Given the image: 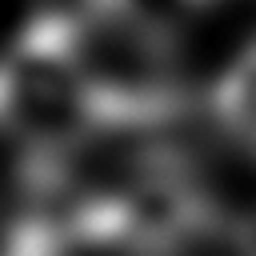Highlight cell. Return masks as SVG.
I'll use <instances>...</instances> for the list:
<instances>
[{
  "label": "cell",
  "mask_w": 256,
  "mask_h": 256,
  "mask_svg": "<svg viewBox=\"0 0 256 256\" xmlns=\"http://www.w3.org/2000/svg\"><path fill=\"white\" fill-rule=\"evenodd\" d=\"M0 136L20 152L24 180L56 172L108 140L72 24L60 12L40 8L0 52Z\"/></svg>",
  "instance_id": "6da1fadb"
},
{
  "label": "cell",
  "mask_w": 256,
  "mask_h": 256,
  "mask_svg": "<svg viewBox=\"0 0 256 256\" xmlns=\"http://www.w3.org/2000/svg\"><path fill=\"white\" fill-rule=\"evenodd\" d=\"M72 40L108 136L152 140L188 116L192 92L176 40L136 4L72 24Z\"/></svg>",
  "instance_id": "7a4b0ae2"
},
{
  "label": "cell",
  "mask_w": 256,
  "mask_h": 256,
  "mask_svg": "<svg viewBox=\"0 0 256 256\" xmlns=\"http://www.w3.org/2000/svg\"><path fill=\"white\" fill-rule=\"evenodd\" d=\"M208 112L220 132L256 160V40H248L212 80Z\"/></svg>",
  "instance_id": "3957f363"
},
{
  "label": "cell",
  "mask_w": 256,
  "mask_h": 256,
  "mask_svg": "<svg viewBox=\"0 0 256 256\" xmlns=\"http://www.w3.org/2000/svg\"><path fill=\"white\" fill-rule=\"evenodd\" d=\"M0 256H68L64 236L56 232V224L44 212H28L0 244Z\"/></svg>",
  "instance_id": "277c9868"
},
{
  "label": "cell",
  "mask_w": 256,
  "mask_h": 256,
  "mask_svg": "<svg viewBox=\"0 0 256 256\" xmlns=\"http://www.w3.org/2000/svg\"><path fill=\"white\" fill-rule=\"evenodd\" d=\"M220 252L224 256H256V212L252 216H240V220H228L224 240H220Z\"/></svg>",
  "instance_id": "5b68a950"
},
{
  "label": "cell",
  "mask_w": 256,
  "mask_h": 256,
  "mask_svg": "<svg viewBox=\"0 0 256 256\" xmlns=\"http://www.w3.org/2000/svg\"><path fill=\"white\" fill-rule=\"evenodd\" d=\"M184 4H192V8H204V4H220V0H184Z\"/></svg>",
  "instance_id": "8992f818"
}]
</instances>
